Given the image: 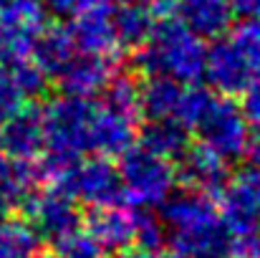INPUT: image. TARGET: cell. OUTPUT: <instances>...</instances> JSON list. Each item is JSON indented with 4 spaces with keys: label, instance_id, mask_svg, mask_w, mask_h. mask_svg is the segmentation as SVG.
Listing matches in <instances>:
<instances>
[{
    "label": "cell",
    "instance_id": "603a6c76",
    "mask_svg": "<svg viewBox=\"0 0 260 258\" xmlns=\"http://www.w3.org/2000/svg\"><path fill=\"white\" fill-rule=\"evenodd\" d=\"M101 94H104L106 106H111L114 111L139 122V117H142V111H139V84L132 76L114 74V79L109 81V86Z\"/></svg>",
    "mask_w": 260,
    "mask_h": 258
},
{
    "label": "cell",
    "instance_id": "44dd1931",
    "mask_svg": "<svg viewBox=\"0 0 260 258\" xmlns=\"http://www.w3.org/2000/svg\"><path fill=\"white\" fill-rule=\"evenodd\" d=\"M116 23V38L124 48H142L147 38L152 36L157 18L149 5H121V10L114 13Z\"/></svg>",
    "mask_w": 260,
    "mask_h": 258
},
{
    "label": "cell",
    "instance_id": "30bf717a",
    "mask_svg": "<svg viewBox=\"0 0 260 258\" xmlns=\"http://www.w3.org/2000/svg\"><path fill=\"white\" fill-rule=\"evenodd\" d=\"M114 5L106 0H93L79 15H74L71 23V38L76 43V51L93 53V56H109L121 48L116 38V23H114Z\"/></svg>",
    "mask_w": 260,
    "mask_h": 258
},
{
    "label": "cell",
    "instance_id": "cb8c5ba5",
    "mask_svg": "<svg viewBox=\"0 0 260 258\" xmlns=\"http://www.w3.org/2000/svg\"><path fill=\"white\" fill-rule=\"evenodd\" d=\"M58 258H111V253L88 231L76 228L58 241Z\"/></svg>",
    "mask_w": 260,
    "mask_h": 258
},
{
    "label": "cell",
    "instance_id": "8992f818",
    "mask_svg": "<svg viewBox=\"0 0 260 258\" xmlns=\"http://www.w3.org/2000/svg\"><path fill=\"white\" fill-rule=\"evenodd\" d=\"M202 145L215 150L220 157L240 160L250 142V127L243 117L240 104L233 101V96H210L197 124H194Z\"/></svg>",
    "mask_w": 260,
    "mask_h": 258
},
{
    "label": "cell",
    "instance_id": "6da1fadb",
    "mask_svg": "<svg viewBox=\"0 0 260 258\" xmlns=\"http://www.w3.org/2000/svg\"><path fill=\"white\" fill-rule=\"evenodd\" d=\"M162 228L184 258H228V228L210 195L187 190L162 203Z\"/></svg>",
    "mask_w": 260,
    "mask_h": 258
},
{
    "label": "cell",
    "instance_id": "52a82bcc",
    "mask_svg": "<svg viewBox=\"0 0 260 258\" xmlns=\"http://www.w3.org/2000/svg\"><path fill=\"white\" fill-rule=\"evenodd\" d=\"M46 25V8L41 0H0V53L28 56L36 36Z\"/></svg>",
    "mask_w": 260,
    "mask_h": 258
},
{
    "label": "cell",
    "instance_id": "7c38bea8",
    "mask_svg": "<svg viewBox=\"0 0 260 258\" xmlns=\"http://www.w3.org/2000/svg\"><path fill=\"white\" fill-rule=\"evenodd\" d=\"M144 215L137 213L134 208H124L121 203L106 205V208H93L88 218V233L109 251H129L139 243V231H142Z\"/></svg>",
    "mask_w": 260,
    "mask_h": 258
},
{
    "label": "cell",
    "instance_id": "f1b7e54d",
    "mask_svg": "<svg viewBox=\"0 0 260 258\" xmlns=\"http://www.w3.org/2000/svg\"><path fill=\"white\" fill-rule=\"evenodd\" d=\"M91 3L93 0H41V5L46 8V13H51L56 18H74L86 5H91Z\"/></svg>",
    "mask_w": 260,
    "mask_h": 258
},
{
    "label": "cell",
    "instance_id": "836d02e7",
    "mask_svg": "<svg viewBox=\"0 0 260 258\" xmlns=\"http://www.w3.org/2000/svg\"><path fill=\"white\" fill-rule=\"evenodd\" d=\"M8 162H10V160H8V157H5V155L0 152V172H3L5 167H8Z\"/></svg>",
    "mask_w": 260,
    "mask_h": 258
},
{
    "label": "cell",
    "instance_id": "1f68e13d",
    "mask_svg": "<svg viewBox=\"0 0 260 258\" xmlns=\"http://www.w3.org/2000/svg\"><path fill=\"white\" fill-rule=\"evenodd\" d=\"M137 258H184V256H179L177 251H174V253H165V251H142Z\"/></svg>",
    "mask_w": 260,
    "mask_h": 258
},
{
    "label": "cell",
    "instance_id": "ba28073f",
    "mask_svg": "<svg viewBox=\"0 0 260 258\" xmlns=\"http://www.w3.org/2000/svg\"><path fill=\"white\" fill-rule=\"evenodd\" d=\"M202 79H207V84L222 96H238L250 86L255 74L233 38H215L205 51Z\"/></svg>",
    "mask_w": 260,
    "mask_h": 258
},
{
    "label": "cell",
    "instance_id": "5bb4252c",
    "mask_svg": "<svg viewBox=\"0 0 260 258\" xmlns=\"http://www.w3.org/2000/svg\"><path fill=\"white\" fill-rule=\"evenodd\" d=\"M114 74H116V66L109 56L84 53V56H74L69 61V66L56 79L63 89V94L79 96V99H91V96H99L109 86Z\"/></svg>",
    "mask_w": 260,
    "mask_h": 258
},
{
    "label": "cell",
    "instance_id": "d590c367",
    "mask_svg": "<svg viewBox=\"0 0 260 258\" xmlns=\"http://www.w3.org/2000/svg\"><path fill=\"white\" fill-rule=\"evenodd\" d=\"M0 66H3V53H0Z\"/></svg>",
    "mask_w": 260,
    "mask_h": 258
},
{
    "label": "cell",
    "instance_id": "4fadbf2b",
    "mask_svg": "<svg viewBox=\"0 0 260 258\" xmlns=\"http://www.w3.org/2000/svg\"><path fill=\"white\" fill-rule=\"evenodd\" d=\"M46 150L41 111L23 106L18 114L0 124V152L10 162H30L38 160Z\"/></svg>",
    "mask_w": 260,
    "mask_h": 258
},
{
    "label": "cell",
    "instance_id": "d4e9b609",
    "mask_svg": "<svg viewBox=\"0 0 260 258\" xmlns=\"http://www.w3.org/2000/svg\"><path fill=\"white\" fill-rule=\"evenodd\" d=\"M233 41H235V46L243 51V56L248 59V64H250L255 79H258L260 76V18L245 20V23L235 31Z\"/></svg>",
    "mask_w": 260,
    "mask_h": 258
},
{
    "label": "cell",
    "instance_id": "9a60e30c",
    "mask_svg": "<svg viewBox=\"0 0 260 258\" xmlns=\"http://www.w3.org/2000/svg\"><path fill=\"white\" fill-rule=\"evenodd\" d=\"M134 127H137V119L124 117L106 104L93 106L91 152L101 157H121L126 150L134 147Z\"/></svg>",
    "mask_w": 260,
    "mask_h": 258
},
{
    "label": "cell",
    "instance_id": "7402d4cb",
    "mask_svg": "<svg viewBox=\"0 0 260 258\" xmlns=\"http://www.w3.org/2000/svg\"><path fill=\"white\" fill-rule=\"evenodd\" d=\"M41 236L25 220H0V258H30L38 253Z\"/></svg>",
    "mask_w": 260,
    "mask_h": 258
},
{
    "label": "cell",
    "instance_id": "484cf974",
    "mask_svg": "<svg viewBox=\"0 0 260 258\" xmlns=\"http://www.w3.org/2000/svg\"><path fill=\"white\" fill-rule=\"evenodd\" d=\"M25 94L20 91V86L13 81V76L5 71V66H0V124L5 119H10L13 114H18L25 106Z\"/></svg>",
    "mask_w": 260,
    "mask_h": 258
},
{
    "label": "cell",
    "instance_id": "8fae6325",
    "mask_svg": "<svg viewBox=\"0 0 260 258\" xmlns=\"http://www.w3.org/2000/svg\"><path fill=\"white\" fill-rule=\"evenodd\" d=\"M28 218H30L33 231L41 238H48L53 243H58L63 236L74 233L81 223L76 200L56 187L43 195L28 197Z\"/></svg>",
    "mask_w": 260,
    "mask_h": 258
},
{
    "label": "cell",
    "instance_id": "ffe728a7",
    "mask_svg": "<svg viewBox=\"0 0 260 258\" xmlns=\"http://www.w3.org/2000/svg\"><path fill=\"white\" fill-rule=\"evenodd\" d=\"M142 147L149 150L152 155H159L165 160H179L184 155V150L189 147V137L187 129L174 122V119H154L144 127L142 132Z\"/></svg>",
    "mask_w": 260,
    "mask_h": 258
},
{
    "label": "cell",
    "instance_id": "e0dca14e",
    "mask_svg": "<svg viewBox=\"0 0 260 258\" xmlns=\"http://www.w3.org/2000/svg\"><path fill=\"white\" fill-rule=\"evenodd\" d=\"M182 162V180L189 185V190H200L205 195L220 192L222 185L228 182V160L220 157L215 150L207 145L187 147L184 155L179 157Z\"/></svg>",
    "mask_w": 260,
    "mask_h": 258
},
{
    "label": "cell",
    "instance_id": "7a4b0ae2",
    "mask_svg": "<svg viewBox=\"0 0 260 258\" xmlns=\"http://www.w3.org/2000/svg\"><path fill=\"white\" fill-rule=\"evenodd\" d=\"M205 43L177 15L159 18L152 36L137 53L147 76H167L179 84H197L205 69Z\"/></svg>",
    "mask_w": 260,
    "mask_h": 258
},
{
    "label": "cell",
    "instance_id": "4dcf8cb0",
    "mask_svg": "<svg viewBox=\"0 0 260 258\" xmlns=\"http://www.w3.org/2000/svg\"><path fill=\"white\" fill-rule=\"evenodd\" d=\"M245 155H248V160H250V167H258L260 170V132H258V137H250Z\"/></svg>",
    "mask_w": 260,
    "mask_h": 258
},
{
    "label": "cell",
    "instance_id": "83f0119b",
    "mask_svg": "<svg viewBox=\"0 0 260 258\" xmlns=\"http://www.w3.org/2000/svg\"><path fill=\"white\" fill-rule=\"evenodd\" d=\"M240 109H243V117H245L248 127L260 132V76L253 79L250 86L243 91V104H240Z\"/></svg>",
    "mask_w": 260,
    "mask_h": 258
},
{
    "label": "cell",
    "instance_id": "3957f363",
    "mask_svg": "<svg viewBox=\"0 0 260 258\" xmlns=\"http://www.w3.org/2000/svg\"><path fill=\"white\" fill-rule=\"evenodd\" d=\"M46 180L53 182L56 190L69 197L86 203L91 208H106L124 203L121 177L109 157H88V160H48L43 162Z\"/></svg>",
    "mask_w": 260,
    "mask_h": 258
},
{
    "label": "cell",
    "instance_id": "4316f807",
    "mask_svg": "<svg viewBox=\"0 0 260 258\" xmlns=\"http://www.w3.org/2000/svg\"><path fill=\"white\" fill-rule=\"evenodd\" d=\"M228 258H260V225L228 233Z\"/></svg>",
    "mask_w": 260,
    "mask_h": 258
},
{
    "label": "cell",
    "instance_id": "2e32d148",
    "mask_svg": "<svg viewBox=\"0 0 260 258\" xmlns=\"http://www.w3.org/2000/svg\"><path fill=\"white\" fill-rule=\"evenodd\" d=\"M174 15L200 38H222L235 20L230 0H174Z\"/></svg>",
    "mask_w": 260,
    "mask_h": 258
},
{
    "label": "cell",
    "instance_id": "d6a6232c",
    "mask_svg": "<svg viewBox=\"0 0 260 258\" xmlns=\"http://www.w3.org/2000/svg\"><path fill=\"white\" fill-rule=\"evenodd\" d=\"M114 3H119V5H149L154 0H114Z\"/></svg>",
    "mask_w": 260,
    "mask_h": 258
},
{
    "label": "cell",
    "instance_id": "ac0fdd59",
    "mask_svg": "<svg viewBox=\"0 0 260 258\" xmlns=\"http://www.w3.org/2000/svg\"><path fill=\"white\" fill-rule=\"evenodd\" d=\"M28 56L46 76H58L76 56V43L71 38V31L63 25H43Z\"/></svg>",
    "mask_w": 260,
    "mask_h": 258
},
{
    "label": "cell",
    "instance_id": "5b68a950",
    "mask_svg": "<svg viewBox=\"0 0 260 258\" xmlns=\"http://www.w3.org/2000/svg\"><path fill=\"white\" fill-rule=\"evenodd\" d=\"M121 190L134 208H157L174 192L177 172L170 160L152 155L144 147H132L121 155Z\"/></svg>",
    "mask_w": 260,
    "mask_h": 258
},
{
    "label": "cell",
    "instance_id": "e575fe53",
    "mask_svg": "<svg viewBox=\"0 0 260 258\" xmlns=\"http://www.w3.org/2000/svg\"><path fill=\"white\" fill-rule=\"evenodd\" d=\"M30 258H58V256H53V253H33Z\"/></svg>",
    "mask_w": 260,
    "mask_h": 258
},
{
    "label": "cell",
    "instance_id": "d6986e66",
    "mask_svg": "<svg viewBox=\"0 0 260 258\" xmlns=\"http://www.w3.org/2000/svg\"><path fill=\"white\" fill-rule=\"evenodd\" d=\"M184 86L167 76H149L147 84L139 86V111L154 122V119H174L177 106L182 99Z\"/></svg>",
    "mask_w": 260,
    "mask_h": 258
},
{
    "label": "cell",
    "instance_id": "f546056e",
    "mask_svg": "<svg viewBox=\"0 0 260 258\" xmlns=\"http://www.w3.org/2000/svg\"><path fill=\"white\" fill-rule=\"evenodd\" d=\"M233 13L250 20V18H260V0H230Z\"/></svg>",
    "mask_w": 260,
    "mask_h": 258
},
{
    "label": "cell",
    "instance_id": "277c9868",
    "mask_svg": "<svg viewBox=\"0 0 260 258\" xmlns=\"http://www.w3.org/2000/svg\"><path fill=\"white\" fill-rule=\"evenodd\" d=\"M91 119L93 104L79 96H58L46 104L41 111L43 139L51 160H79L84 152H91Z\"/></svg>",
    "mask_w": 260,
    "mask_h": 258
},
{
    "label": "cell",
    "instance_id": "9c48e42d",
    "mask_svg": "<svg viewBox=\"0 0 260 258\" xmlns=\"http://www.w3.org/2000/svg\"><path fill=\"white\" fill-rule=\"evenodd\" d=\"M222 203H220V215L228 228L233 231H245L260 225V170L258 167H245L228 177V182L220 190Z\"/></svg>",
    "mask_w": 260,
    "mask_h": 258
}]
</instances>
